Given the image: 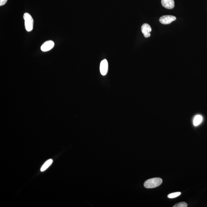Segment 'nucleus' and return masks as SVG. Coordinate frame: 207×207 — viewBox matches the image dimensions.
<instances>
[{
	"label": "nucleus",
	"mask_w": 207,
	"mask_h": 207,
	"mask_svg": "<svg viewBox=\"0 0 207 207\" xmlns=\"http://www.w3.org/2000/svg\"><path fill=\"white\" fill-rule=\"evenodd\" d=\"M54 43L52 40H48L45 41L41 46V49L42 52H46L53 49L54 46Z\"/></svg>",
	"instance_id": "4"
},
{
	"label": "nucleus",
	"mask_w": 207,
	"mask_h": 207,
	"mask_svg": "<svg viewBox=\"0 0 207 207\" xmlns=\"http://www.w3.org/2000/svg\"><path fill=\"white\" fill-rule=\"evenodd\" d=\"M176 18L173 15H166L161 17L160 19V22L163 24H169L175 20Z\"/></svg>",
	"instance_id": "3"
},
{
	"label": "nucleus",
	"mask_w": 207,
	"mask_h": 207,
	"mask_svg": "<svg viewBox=\"0 0 207 207\" xmlns=\"http://www.w3.org/2000/svg\"><path fill=\"white\" fill-rule=\"evenodd\" d=\"M141 31L145 37L148 38L150 36V32H151L152 28L147 23H144L142 25Z\"/></svg>",
	"instance_id": "6"
},
{
	"label": "nucleus",
	"mask_w": 207,
	"mask_h": 207,
	"mask_svg": "<svg viewBox=\"0 0 207 207\" xmlns=\"http://www.w3.org/2000/svg\"><path fill=\"white\" fill-rule=\"evenodd\" d=\"M108 68V64L106 59L103 60L101 61L100 65V71L101 75L105 76L107 73Z\"/></svg>",
	"instance_id": "5"
},
{
	"label": "nucleus",
	"mask_w": 207,
	"mask_h": 207,
	"mask_svg": "<svg viewBox=\"0 0 207 207\" xmlns=\"http://www.w3.org/2000/svg\"><path fill=\"white\" fill-rule=\"evenodd\" d=\"M187 203L184 202L178 203L173 206L174 207H187Z\"/></svg>",
	"instance_id": "11"
},
{
	"label": "nucleus",
	"mask_w": 207,
	"mask_h": 207,
	"mask_svg": "<svg viewBox=\"0 0 207 207\" xmlns=\"http://www.w3.org/2000/svg\"><path fill=\"white\" fill-rule=\"evenodd\" d=\"M161 178H154L148 179L144 183V187L146 188H153L159 187L162 183Z\"/></svg>",
	"instance_id": "1"
},
{
	"label": "nucleus",
	"mask_w": 207,
	"mask_h": 207,
	"mask_svg": "<svg viewBox=\"0 0 207 207\" xmlns=\"http://www.w3.org/2000/svg\"><path fill=\"white\" fill-rule=\"evenodd\" d=\"M23 19L25 21V26L26 30L27 32H31L33 29V18L28 13H25L23 15Z\"/></svg>",
	"instance_id": "2"
},
{
	"label": "nucleus",
	"mask_w": 207,
	"mask_h": 207,
	"mask_svg": "<svg viewBox=\"0 0 207 207\" xmlns=\"http://www.w3.org/2000/svg\"><path fill=\"white\" fill-rule=\"evenodd\" d=\"M203 121V117L201 115H198L195 116L193 120V124L195 126L200 125Z\"/></svg>",
	"instance_id": "9"
},
{
	"label": "nucleus",
	"mask_w": 207,
	"mask_h": 207,
	"mask_svg": "<svg viewBox=\"0 0 207 207\" xmlns=\"http://www.w3.org/2000/svg\"><path fill=\"white\" fill-rule=\"evenodd\" d=\"M181 195V192H174V193H172L169 194V195H168V197L169 198L173 199L174 198H176L180 196Z\"/></svg>",
	"instance_id": "10"
},
{
	"label": "nucleus",
	"mask_w": 207,
	"mask_h": 207,
	"mask_svg": "<svg viewBox=\"0 0 207 207\" xmlns=\"http://www.w3.org/2000/svg\"><path fill=\"white\" fill-rule=\"evenodd\" d=\"M52 162L53 160L52 159H50L47 161L41 166V169H40V171L41 172L45 171L51 165Z\"/></svg>",
	"instance_id": "8"
},
{
	"label": "nucleus",
	"mask_w": 207,
	"mask_h": 207,
	"mask_svg": "<svg viewBox=\"0 0 207 207\" xmlns=\"http://www.w3.org/2000/svg\"><path fill=\"white\" fill-rule=\"evenodd\" d=\"M161 4L165 8L171 9L174 6V0H161Z\"/></svg>",
	"instance_id": "7"
},
{
	"label": "nucleus",
	"mask_w": 207,
	"mask_h": 207,
	"mask_svg": "<svg viewBox=\"0 0 207 207\" xmlns=\"http://www.w3.org/2000/svg\"><path fill=\"white\" fill-rule=\"evenodd\" d=\"M8 0H0V6H2L7 3Z\"/></svg>",
	"instance_id": "12"
}]
</instances>
